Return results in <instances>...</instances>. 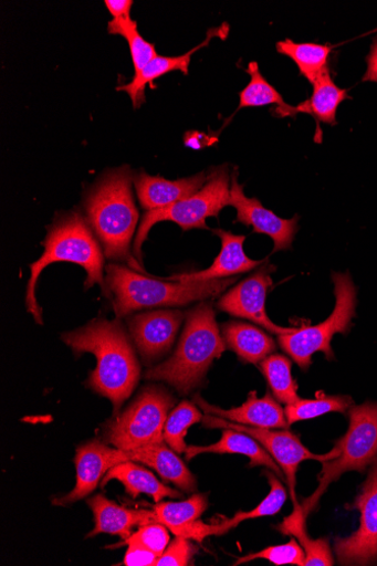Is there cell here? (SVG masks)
Segmentation results:
<instances>
[{"label":"cell","instance_id":"cell-1","mask_svg":"<svg viewBox=\"0 0 377 566\" xmlns=\"http://www.w3.org/2000/svg\"><path fill=\"white\" fill-rule=\"evenodd\" d=\"M62 339L76 356L91 353L96 357V368L87 379V387L109 399L115 416H118L140 377L136 353L122 323L93 321L80 329L63 334Z\"/></svg>","mask_w":377,"mask_h":566},{"label":"cell","instance_id":"cell-2","mask_svg":"<svg viewBox=\"0 0 377 566\" xmlns=\"http://www.w3.org/2000/svg\"><path fill=\"white\" fill-rule=\"evenodd\" d=\"M134 176L129 167L107 171L90 188L84 209L107 260L124 262L145 273L132 254L133 237L139 213L133 195Z\"/></svg>","mask_w":377,"mask_h":566},{"label":"cell","instance_id":"cell-3","mask_svg":"<svg viewBox=\"0 0 377 566\" xmlns=\"http://www.w3.org/2000/svg\"><path fill=\"white\" fill-rule=\"evenodd\" d=\"M41 259L31 265V277L27 287L25 304L34 321L42 325V313L36 302L35 290L41 273L51 264L72 263L83 268L87 274L85 290L95 284L112 297L103 279L104 256L91 227L78 212L62 214L49 227L43 241Z\"/></svg>","mask_w":377,"mask_h":566},{"label":"cell","instance_id":"cell-4","mask_svg":"<svg viewBox=\"0 0 377 566\" xmlns=\"http://www.w3.org/2000/svg\"><path fill=\"white\" fill-rule=\"evenodd\" d=\"M226 349L212 306L201 302L187 315L175 354L166 363L149 369L145 378L167 382L187 395L205 381L208 369Z\"/></svg>","mask_w":377,"mask_h":566},{"label":"cell","instance_id":"cell-5","mask_svg":"<svg viewBox=\"0 0 377 566\" xmlns=\"http://www.w3.org/2000/svg\"><path fill=\"white\" fill-rule=\"evenodd\" d=\"M234 282L235 279H224L181 283L149 279L119 264L106 266V285L115 296L114 308L119 318L143 308L181 306L205 301L220 295Z\"/></svg>","mask_w":377,"mask_h":566},{"label":"cell","instance_id":"cell-6","mask_svg":"<svg viewBox=\"0 0 377 566\" xmlns=\"http://www.w3.org/2000/svg\"><path fill=\"white\" fill-rule=\"evenodd\" d=\"M335 449L337 455L334 459L322 461L317 489L304 500L300 511L293 512L305 520L332 483L346 472L364 473L377 457V402L367 401L349 408V429L336 442Z\"/></svg>","mask_w":377,"mask_h":566},{"label":"cell","instance_id":"cell-7","mask_svg":"<svg viewBox=\"0 0 377 566\" xmlns=\"http://www.w3.org/2000/svg\"><path fill=\"white\" fill-rule=\"evenodd\" d=\"M230 174L227 166L213 168L205 186L191 197L178 201L169 208L146 212L134 241L135 259L143 264V244L151 228L159 222L170 221L184 231L195 229L210 230L208 218H219L221 211L230 205Z\"/></svg>","mask_w":377,"mask_h":566},{"label":"cell","instance_id":"cell-8","mask_svg":"<svg viewBox=\"0 0 377 566\" xmlns=\"http://www.w3.org/2000/svg\"><path fill=\"white\" fill-rule=\"evenodd\" d=\"M175 403V397L165 388L145 387L122 415L105 424L104 440L125 451L164 442Z\"/></svg>","mask_w":377,"mask_h":566},{"label":"cell","instance_id":"cell-9","mask_svg":"<svg viewBox=\"0 0 377 566\" xmlns=\"http://www.w3.org/2000/svg\"><path fill=\"white\" fill-rule=\"evenodd\" d=\"M336 306L332 316L320 325L300 328L295 334L280 335L279 344L299 367L307 370L312 365V355L322 352L334 359L332 340L335 334H347L352 328L357 305V289L349 273H334Z\"/></svg>","mask_w":377,"mask_h":566},{"label":"cell","instance_id":"cell-10","mask_svg":"<svg viewBox=\"0 0 377 566\" xmlns=\"http://www.w3.org/2000/svg\"><path fill=\"white\" fill-rule=\"evenodd\" d=\"M202 426L208 429H231L251 436L255 439L275 459L289 483L290 493L295 506L294 512L301 510L296 497V473L302 461L317 460L327 461L337 455V450L326 454H315L305 448L299 437L290 431H272L271 429H260L238 424L227 421L222 418L209 416L202 419Z\"/></svg>","mask_w":377,"mask_h":566},{"label":"cell","instance_id":"cell-11","mask_svg":"<svg viewBox=\"0 0 377 566\" xmlns=\"http://www.w3.org/2000/svg\"><path fill=\"white\" fill-rule=\"evenodd\" d=\"M350 509L360 512L357 532L335 541V552L343 565H371L377 563V457L368 476Z\"/></svg>","mask_w":377,"mask_h":566},{"label":"cell","instance_id":"cell-12","mask_svg":"<svg viewBox=\"0 0 377 566\" xmlns=\"http://www.w3.org/2000/svg\"><path fill=\"white\" fill-rule=\"evenodd\" d=\"M273 265L265 264L234 286L218 303L221 312L250 321L277 336L295 334L300 328H285L274 324L265 313L268 289L273 285Z\"/></svg>","mask_w":377,"mask_h":566},{"label":"cell","instance_id":"cell-13","mask_svg":"<svg viewBox=\"0 0 377 566\" xmlns=\"http://www.w3.org/2000/svg\"><path fill=\"white\" fill-rule=\"evenodd\" d=\"M231 180L230 206L238 212L235 222L252 227L253 233L271 237L275 244L273 252L292 249L299 231V217L282 219L273 211L264 209L259 199L248 198L239 182L238 170H234Z\"/></svg>","mask_w":377,"mask_h":566},{"label":"cell","instance_id":"cell-14","mask_svg":"<svg viewBox=\"0 0 377 566\" xmlns=\"http://www.w3.org/2000/svg\"><path fill=\"white\" fill-rule=\"evenodd\" d=\"M128 451L112 448L94 439L77 448L75 457L76 485L67 495L53 500L55 505H69L85 499L97 488L103 478L123 462L129 461Z\"/></svg>","mask_w":377,"mask_h":566},{"label":"cell","instance_id":"cell-15","mask_svg":"<svg viewBox=\"0 0 377 566\" xmlns=\"http://www.w3.org/2000/svg\"><path fill=\"white\" fill-rule=\"evenodd\" d=\"M185 314L179 311H156L133 316L129 334L145 365L164 357L172 347Z\"/></svg>","mask_w":377,"mask_h":566},{"label":"cell","instance_id":"cell-16","mask_svg":"<svg viewBox=\"0 0 377 566\" xmlns=\"http://www.w3.org/2000/svg\"><path fill=\"white\" fill-rule=\"evenodd\" d=\"M193 400L206 415L219 417L238 424L260 429H289L290 427L285 410L271 394L258 398L256 392L251 391L248 400L242 406L231 409L210 405L199 395H196Z\"/></svg>","mask_w":377,"mask_h":566},{"label":"cell","instance_id":"cell-17","mask_svg":"<svg viewBox=\"0 0 377 566\" xmlns=\"http://www.w3.org/2000/svg\"><path fill=\"white\" fill-rule=\"evenodd\" d=\"M212 233L222 240V250L212 265L201 272L175 275L166 280L190 283L231 279L261 268L266 262L249 259L244 252V235H235L222 229L212 230Z\"/></svg>","mask_w":377,"mask_h":566},{"label":"cell","instance_id":"cell-18","mask_svg":"<svg viewBox=\"0 0 377 566\" xmlns=\"http://www.w3.org/2000/svg\"><path fill=\"white\" fill-rule=\"evenodd\" d=\"M207 179L206 172H200L189 178L170 181L151 177L143 171L134 178V182L142 208L149 212L169 208L191 197L205 186Z\"/></svg>","mask_w":377,"mask_h":566},{"label":"cell","instance_id":"cell-19","mask_svg":"<svg viewBox=\"0 0 377 566\" xmlns=\"http://www.w3.org/2000/svg\"><path fill=\"white\" fill-rule=\"evenodd\" d=\"M87 504L93 511L95 521L94 530L87 535L90 538L98 534H112L128 539L135 527L156 523L154 511L130 510L114 503L102 494L90 499Z\"/></svg>","mask_w":377,"mask_h":566},{"label":"cell","instance_id":"cell-20","mask_svg":"<svg viewBox=\"0 0 377 566\" xmlns=\"http://www.w3.org/2000/svg\"><path fill=\"white\" fill-rule=\"evenodd\" d=\"M229 25L226 23L220 28H214L208 31L207 38L199 45L195 46L187 54L178 57H165L157 56L154 59L145 70L134 80L126 84L117 87V91H123L128 93L133 101L134 108L138 109L144 105L145 98V88L147 85L154 88V81L165 76L171 72L180 71L184 75H189V66L191 62V57L197 53L200 49L207 46L211 39L221 38L224 39L228 35Z\"/></svg>","mask_w":377,"mask_h":566},{"label":"cell","instance_id":"cell-21","mask_svg":"<svg viewBox=\"0 0 377 566\" xmlns=\"http://www.w3.org/2000/svg\"><path fill=\"white\" fill-rule=\"evenodd\" d=\"M202 453H239L250 459L251 468H266L281 480H285L282 469L271 453L251 436L240 431L227 429L219 442L206 447L189 446L186 450L188 460Z\"/></svg>","mask_w":377,"mask_h":566},{"label":"cell","instance_id":"cell-22","mask_svg":"<svg viewBox=\"0 0 377 566\" xmlns=\"http://www.w3.org/2000/svg\"><path fill=\"white\" fill-rule=\"evenodd\" d=\"M349 90L336 85L331 70L323 72L313 84L311 97L293 108L292 117L297 114L311 115L316 122V132H320V124L337 125V112L345 99L352 98Z\"/></svg>","mask_w":377,"mask_h":566},{"label":"cell","instance_id":"cell-23","mask_svg":"<svg viewBox=\"0 0 377 566\" xmlns=\"http://www.w3.org/2000/svg\"><path fill=\"white\" fill-rule=\"evenodd\" d=\"M175 452L165 442H159L128 451V454L133 461L148 465L180 490L195 492L197 489L196 479Z\"/></svg>","mask_w":377,"mask_h":566},{"label":"cell","instance_id":"cell-24","mask_svg":"<svg viewBox=\"0 0 377 566\" xmlns=\"http://www.w3.org/2000/svg\"><path fill=\"white\" fill-rule=\"evenodd\" d=\"M227 347L237 353L244 364L260 365L276 350L275 340L253 325L230 322L222 326Z\"/></svg>","mask_w":377,"mask_h":566},{"label":"cell","instance_id":"cell-25","mask_svg":"<svg viewBox=\"0 0 377 566\" xmlns=\"http://www.w3.org/2000/svg\"><path fill=\"white\" fill-rule=\"evenodd\" d=\"M119 481L126 489V492L136 497L139 494H147L156 503L166 497L178 499L181 493L160 483L150 472L136 464V461L129 460L117 465L103 478L102 485L111 481Z\"/></svg>","mask_w":377,"mask_h":566},{"label":"cell","instance_id":"cell-26","mask_svg":"<svg viewBox=\"0 0 377 566\" xmlns=\"http://www.w3.org/2000/svg\"><path fill=\"white\" fill-rule=\"evenodd\" d=\"M276 46L279 53L291 59L297 65L301 75L313 85L320 75L329 69V57L336 45L297 43L285 39Z\"/></svg>","mask_w":377,"mask_h":566},{"label":"cell","instance_id":"cell-27","mask_svg":"<svg viewBox=\"0 0 377 566\" xmlns=\"http://www.w3.org/2000/svg\"><path fill=\"white\" fill-rule=\"evenodd\" d=\"M247 73L251 76L248 86L240 92V105L237 113L243 108H256L276 105L273 112L277 117H292L293 106L287 105L282 94L266 82L255 62L249 64Z\"/></svg>","mask_w":377,"mask_h":566},{"label":"cell","instance_id":"cell-28","mask_svg":"<svg viewBox=\"0 0 377 566\" xmlns=\"http://www.w3.org/2000/svg\"><path fill=\"white\" fill-rule=\"evenodd\" d=\"M207 509V496L195 494L181 502H158L154 507L156 523L168 527L176 536H184Z\"/></svg>","mask_w":377,"mask_h":566},{"label":"cell","instance_id":"cell-29","mask_svg":"<svg viewBox=\"0 0 377 566\" xmlns=\"http://www.w3.org/2000/svg\"><path fill=\"white\" fill-rule=\"evenodd\" d=\"M269 483H271V492L268 496L253 510L249 512H238L232 520H228L218 525H211V536H221L231 530L238 527L241 523L250 520H256L268 516H275L287 499V493L283 486L281 479L274 473L264 471Z\"/></svg>","mask_w":377,"mask_h":566},{"label":"cell","instance_id":"cell-30","mask_svg":"<svg viewBox=\"0 0 377 566\" xmlns=\"http://www.w3.org/2000/svg\"><path fill=\"white\" fill-rule=\"evenodd\" d=\"M259 367L280 402L287 406L302 399L297 394V382L292 377V363L289 357L282 354L269 355Z\"/></svg>","mask_w":377,"mask_h":566},{"label":"cell","instance_id":"cell-31","mask_svg":"<svg viewBox=\"0 0 377 566\" xmlns=\"http://www.w3.org/2000/svg\"><path fill=\"white\" fill-rule=\"evenodd\" d=\"M352 406H354V401L349 396L321 395L316 399H301L295 403L287 405L285 416L289 424L292 426L328 413H346Z\"/></svg>","mask_w":377,"mask_h":566},{"label":"cell","instance_id":"cell-32","mask_svg":"<svg viewBox=\"0 0 377 566\" xmlns=\"http://www.w3.org/2000/svg\"><path fill=\"white\" fill-rule=\"evenodd\" d=\"M284 534L295 536L305 553V566L334 565V556L327 538L311 539L305 531V518L300 513H293L280 527Z\"/></svg>","mask_w":377,"mask_h":566},{"label":"cell","instance_id":"cell-33","mask_svg":"<svg viewBox=\"0 0 377 566\" xmlns=\"http://www.w3.org/2000/svg\"><path fill=\"white\" fill-rule=\"evenodd\" d=\"M107 31L111 34L122 35L128 41L135 67L134 77H137L157 57L155 45L140 35L137 23L130 18L114 19L107 24Z\"/></svg>","mask_w":377,"mask_h":566},{"label":"cell","instance_id":"cell-34","mask_svg":"<svg viewBox=\"0 0 377 566\" xmlns=\"http://www.w3.org/2000/svg\"><path fill=\"white\" fill-rule=\"evenodd\" d=\"M202 421L200 410L195 403L185 400L179 403L170 413L166 427L164 438L177 453L186 452L188 446L185 442L188 429Z\"/></svg>","mask_w":377,"mask_h":566},{"label":"cell","instance_id":"cell-35","mask_svg":"<svg viewBox=\"0 0 377 566\" xmlns=\"http://www.w3.org/2000/svg\"><path fill=\"white\" fill-rule=\"evenodd\" d=\"M258 558L266 559L275 565L290 564L305 566L304 549L295 539H292L290 543L284 545L272 546L258 553L249 554L239 558L234 565L244 564Z\"/></svg>","mask_w":377,"mask_h":566},{"label":"cell","instance_id":"cell-36","mask_svg":"<svg viewBox=\"0 0 377 566\" xmlns=\"http://www.w3.org/2000/svg\"><path fill=\"white\" fill-rule=\"evenodd\" d=\"M169 528L159 523H151L139 527L127 542L137 543L155 553L158 557L164 554L170 543Z\"/></svg>","mask_w":377,"mask_h":566},{"label":"cell","instance_id":"cell-37","mask_svg":"<svg viewBox=\"0 0 377 566\" xmlns=\"http://www.w3.org/2000/svg\"><path fill=\"white\" fill-rule=\"evenodd\" d=\"M196 552L197 548L190 539L177 536V538L167 547L166 552L157 558L155 565L186 566L189 565Z\"/></svg>","mask_w":377,"mask_h":566},{"label":"cell","instance_id":"cell-38","mask_svg":"<svg viewBox=\"0 0 377 566\" xmlns=\"http://www.w3.org/2000/svg\"><path fill=\"white\" fill-rule=\"evenodd\" d=\"M128 551L126 553L124 565L126 566H153L155 565L158 556L146 547L134 543L127 542Z\"/></svg>","mask_w":377,"mask_h":566},{"label":"cell","instance_id":"cell-39","mask_svg":"<svg viewBox=\"0 0 377 566\" xmlns=\"http://www.w3.org/2000/svg\"><path fill=\"white\" fill-rule=\"evenodd\" d=\"M104 4L114 19L130 18V12L134 7L132 0H105Z\"/></svg>","mask_w":377,"mask_h":566},{"label":"cell","instance_id":"cell-40","mask_svg":"<svg viewBox=\"0 0 377 566\" xmlns=\"http://www.w3.org/2000/svg\"><path fill=\"white\" fill-rule=\"evenodd\" d=\"M218 142V137L208 136L200 132H188L185 135V145L192 149H202Z\"/></svg>","mask_w":377,"mask_h":566},{"label":"cell","instance_id":"cell-41","mask_svg":"<svg viewBox=\"0 0 377 566\" xmlns=\"http://www.w3.org/2000/svg\"><path fill=\"white\" fill-rule=\"evenodd\" d=\"M367 70L364 74L362 82H375L377 83V36L374 38L369 54L366 57Z\"/></svg>","mask_w":377,"mask_h":566}]
</instances>
